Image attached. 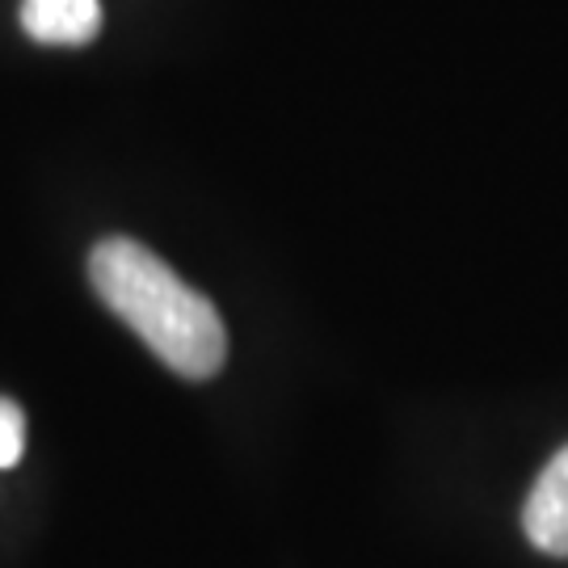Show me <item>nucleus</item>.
Here are the masks:
<instances>
[{
    "label": "nucleus",
    "mask_w": 568,
    "mask_h": 568,
    "mask_svg": "<svg viewBox=\"0 0 568 568\" xmlns=\"http://www.w3.org/2000/svg\"><path fill=\"white\" fill-rule=\"evenodd\" d=\"M523 530L539 551L568 556V447L551 455L523 506Z\"/></svg>",
    "instance_id": "f03ea898"
},
{
    "label": "nucleus",
    "mask_w": 568,
    "mask_h": 568,
    "mask_svg": "<svg viewBox=\"0 0 568 568\" xmlns=\"http://www.w3.org/2000/svg\"><path fill=\"white\" fill-rule=\"evenodd\" d=\"M21 30L51 47H84L102 30V0H21Z\"/></svg>",
    "instance_id": "7ed1b4c3"
},
{
    "label": "nucleus",
    "mask_w": 568,
    "mask_h": 568,
    "mask_svg": "<svg viewBox=\"0 0 568 568\" xmlns=\"http://www.w3.org/2000/svg\"><path fill=\"white\" fill-rule=\"evenodd\" d=\"M26 447V413L9 396H0V467H13Z\"/></svg>",
    "instance_id": "20e7f679"
},
{
    "label": "nucleus",
    "mask_w": 568,
    "mask_h": 568,
    "mask_svg": "<svg viewBox=\"0 0 568 568\" xmlns=\"http://www.w3.org/2000/svg\"><path fill=\"white\" fill-rule=\"evenodd\" d=\"M89 283L102 304L182 379H211L227 363V333L203 291L126 236H105L89 253Z\"/></svg>",
    "instance_id": "f257e3e1"
}]
</instances>
